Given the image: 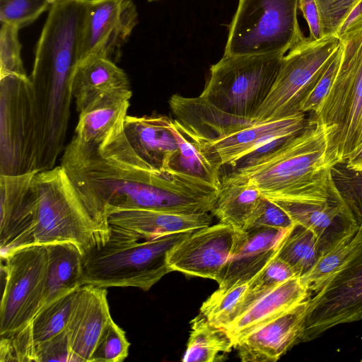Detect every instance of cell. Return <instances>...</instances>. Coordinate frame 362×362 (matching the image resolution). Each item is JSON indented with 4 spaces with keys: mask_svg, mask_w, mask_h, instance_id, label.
<instances>
[{
    "mask_svg": "<svg viewBox=\"0 0 362 362\" xmlns=\"http://www.w3.org/2000/svg\"><path fill=\"white\" fill-rule=\"evenodd\" d=\"M175 119L195 136L211 141L256 124L221 111L199 95L186 98L177 94L169 100Z\"/></svg>",
    "mask_w": 362,
    "mask_h": 362,
    "instance_id": "603a6c76",
    "label": "cell"
},
{
    "mask_svg": "<svg viewBox=\"0 0 362 362\" xmlns=\"http://www.w3.org/2000/svg\"><path fill=\"white\" fill-rule=\"evenodd\" d=\"M124 124L100 144L74 136L61 159L60 165L97 223L110 229L108 217L122 210L211 212L219 189L185 173L148 165L128 141Z\"/></svg>",
    "mask_w": 362,
    "mask_h": 362,
    "instance_id": "6da1fadb",
    "label": "cell"
},
{
    "mask_svg": "<svg viewBox=\"0 0 362 362\" xmlns=\"http://www.w3.org/2000/svg\"><path fill=\"white\" fill-rule=\"evenodd\" d=\"M341 59L315 117L334 129L331 150L342 164L362 145V31L341 40Z\"/></svg>",
    "mask_w": 362,
    "mask_h": 362,
    "instance_id": "ba28073f",
    "label": "cell"
},
{
    "mask_svg": "<svg viewBox=\"0 0 362 362\" xmlns=\"http://www.w3.org/2000/svg\"><path fill=\"white\" fill-rule=\"evenodd\" d=\"M149 2H152V1H158V0H148Z\"/></svg>",
    "mask_w": 362,
    "mask_h": 362,
    "instance_id": "bcb514c9",
    "label": "cell"
},
{
    "mask_svg": "<svg viewBox=\"0 0 362 362\" xmlns=\"http://www.w3.org/2000/svg\"><path fill=\"white\" fill-rule=\"evenodd\" d=\"M310 292L297 277L289 279L253 303L226 329L233 346L250 332L307 300Z\"/></svg>",
    "mask_w": 362,
    "mask_h": 362,
    "instance_id": "7402d4cb",
    "label": "cell"
},
{
    "mask_svg": "<svg viewBox=\"0 0 362 362\" xmlns=\"http://www.w3.org/2000/svg\"><path fill=\"white\" fill-rule=\"evenodd\" d=\"M361 31H362V0H360L349 13L339 28L336 36L341 40Z\"/></svg>",
    "mask_w": 362,
    "mask_h": 362,
    "instance_id": "ee69618b",
    "label": "cell"
},
{
    "mask_svg": "<svg viewBox=\"0 0 362 362\" xmlns=\"http://www.w3.org/2000/svg\"><path fill=\"white\" fill-rule=\"evenodd\" d=\"M249 283L228 289L218 288L202 303L200 314L213 325L225 329L238 316Z\"/></svg>",
    "mask_w": 362,
    "mask_h": 362,
    "instance_id": "1f68e13d",
    "label": "cell"
},
{
    "mask_svg": "<svg viewBox=\"0 0 362 362\" xmlns=\"http://www.w3.org/2000/svg\"><path fill=\"white\" fill-rule=\"evenodd\" d=\"M132 96L131 89L101 94L79 112L75 136L86 144H100L124 122Z\"/></svg>",
    "mask_w": 362,
    "mask_h": 362,
    "instance_id": "484cf974",
    "label": "cell"
},
{
    "mask_svg": "<svg viewBox=\"0 0 362 362\" xmlns=\"http://www.w3.org/2000/svg\"><path fill=\"white\" fill-rule=\"evenodd\" d=\"M45 245L48 264L43 307L81 286L83 262V254L74 244L58 243Z\"/></svg>",
    "mask_w": 362,
    "mask_h": 362,
    "instance_id": "83f0119b",
    "label": "cell"
},
{
    "mask_svg": "<svg viewBox=\"0 0 362 362\" xmlns=\"http://www.w3.org/2000/svg\"><path fill=\"white\" fill-rule=\"evenodd\" d=\"M1 259L0 337H6L27 327L45 305L47 247H21Z\"/></svg>",
    "mask_w": 362,
    "mask_h": 362,
    "instance_id": "30bf717a",
    "label": "cell"
},
{
    "mask_svg": "<svg viewBox=\"0 0 362 362\" xmlns=\"http://www.w3.org/2000/svg\"><path fill=\"white\" fill-rule=\"evenodd\" d=\"M286 230L255 228L240 232L218 288L228 289L254 279L274 257Z\"/></svg>",
    "mask_w": 362,
    "mask_h": 362,
    "instance_id": "e0dca14e",
    "label": "cell"
},
{
    "mask_svg": "<svg viewBox=\"0 0 362 362\" xmlns=\"http://www.w3.org/2000/svg\"><path fill=\"white\" fill-rule=\"evenodd\" d=\"M308 121L304 112L272 121L259 122L230 134L209 141L222 165L235 168L246 156L267 142L299 133Z\"/></svg>",
    "mask_w": 362,
    "mask_h": 362,
    "instance_id": "d6986e66",
    "label": "cell"
},
{
    "mask_svg": "<svg viewBox=\"0 0 362 362\" xmlns=\"http://www.w3.org/2000/svg\"><path fill=\"white\" fill-rule=\"evenodd\" d=\"M107 295L105 288L88 284L76 289L65 329L71 361H90L102 332L112 319Z\"/></svg>",
    "mask_w": 362,
    "mask_h": 362,
    "instance_id": "9a60e30c",
    "label": "cell"
},
{
    "mask_svg": "<svg viewBox=\"0 0 362 362\" xmlns=\"http://www.w3.org/2000/svg\"><path fill=\"white\" fill-rule=\"evenodd\" d=\"M239 233L221 222L197 229L170 250L168 263L173 272L218 282Z\"/></svg>",
    "mask_w": 362,
    "mask_h": 362,
    "instance_id": "7c38bea8",
    "label": "cell"
},
{
    "mask_svg": "<svg viewBox=\"0 0 362 362\" xmlns=\"http://www.w3.org/2000/svg\"><path fill=\"white\" fill-rule=\"evenodd\" d=\"M130 88L127 74L110 59L100 57L81 60L71 78L70 90L78 112L101 94Z\"/></svg>",
    "mask_w": 362,
    "mask_h": 362,
    "instance_id": "cb8c5ba5",
    "label": "cell"
},
{
    "mask_svg": "<svg viewBox=\"0 0 362 362\" xmlns=\"http://www.w3.org/2000/svg\"><path fill=\"white\" fill-rule=\"evenodd\" d=\"M209 213L132 209L114 212L108 217L110 227L150 240L182 232H193L212 224Z\"/></svg>",
    "mask_w": 362,
    "mask_h": 362,
    "instance_id": "ffe728a7",
    "label": "cell"
},
{
    "mask_svg": "<svg viewBox=\"0 0 362 362\" xmlns=\"http://www.w3.org/2000/svg\"><path fill=\"white\" fill-rule=\"evenodd\" d=\"M343 42L334 53L322 75L308 95L303 100L300 110L302 112H313L316 114L330 90L341 59Z\"/></svg>",
    "mask_w": 362,
    "mask_h": 362,
    "instance_id": "f35d334b",
    "label": "cell"
},
{
    "mask_svg": "<svg viewBox=\"0 0 362 362\" xmlns=\"http://www.w3.org/2000/svg\"><path fill=\"white\" fill-rule=\"evenodd\" d=\"M76 291L43 307L34 317L29 328L35 346L65 331Z\"/></svg>",
    "mask_w": 362,
    "mask_h": 362,
    "instance_id": "4dcf8cb0",
    "label": "cell"
},
{
    "mask_svg": "<svg viewBox=\"0 0 362 362\" xmlns=\"http://www.w3.org/2000/svg\"><path fill=\"white\" fill-rule=\"evenodd\" d=\"M362 320V226L349 252L322 287L308 298L299 343L313 340L337 325Z\"/></svg>",
    "mask_w": 362,
    "mask_h": 362,
    "instance_id": "8fae6325",
    "label": "cell"
},
{
    "mask_svg": "<svg viewBox=\"0 0 362 362\" xmlns=\"http://www.w3.org/2000/svg\"><path fill=\"white\" fill-rule=\"evenodd\" d=\"M308 299L248 334L234 346L243 362H275L299 344Z\"/></svg>",
    "mask_w": 362,
    "mask_h": 362,
    "instance_id": "2e32d148",
    "label": "cell"
},
{
    "mask_svg": "<svg viewBox=\"0 0 362 362\" xmlns=\"http://www.w3.org/2000/svg\"><path fill=\"white\" fill-rule=\"evenodd\" d=\"M0 361H36V349L29 325L6 337H0Z\"/></svg>",
    "mask_w": 362,
    "mask_h": 362,
    "instance_id": "8d00e7d4",
    "label": "cell"
},
{
    "mask_svg": "<svg viewBox=\"0 0 362 362\" xmlns=\"http://www.w3.org/2000/svg\"><path fill=\"white\" fill-rule=\"evenodd\" d=\"M36 349V360L38 361H71V356L65 331L44 343Z\"/></svg>",
    "mask_w": 362,
    "mask_h": 362,
    "instance_id": "b9f144b4",
    "label": "cell"
},
{
    "mask_svg": "<svg viewBox=\"0 0 362 362\" xmlns=\"http://www.w3.org/2000/svg\"><path fill=\"white\" fill-rule=\"evenodd\" d=\"M40 123L30 77H0V175L39 171Z\"/></svg>",
    "mask_w": 362,
    "mask_h": 362,
    "instance_id": "8992f818",
    "label": "cell"
},
{
    "mask_svg": "<svg viewBox=\"0 0 362 362\" xmlns=\"http://www.w3.org/2000/svg\"><path fill=\"white\" fill-rule=\"evenodd\" d=\"M284 55H223L211 66L199 96L223 112L255 120L273 86Z\"/></svg>",
    "mask_w": 362,
    "mask_h": 362,
    "instance_id": "5b68a950",
    "label": "cell"
},
{
    "mask_svg": "<svg viewBox=\"0 0 362 362\" xmlns=\"http://www.w3.org/2000/svg\"><path fill=\"white\" fill-rule=\"evenodd\" d=\"M56 0H0L1 23L21 29L49 10Z\"/></svg>",
    "mask_w": 362,
    "mask_h": 362,
    "instance_id": "836d02e7",
    "label": "cell"
},
{
    "mask_svg": "<svg viewBox=\"0 0 362 362\" xmlns=\"http://www.w3.org/2000/svg\"><path fill=\"white\" fill-rule=\"evenodd\" d=\"M300 9L308 23L311 40H318L322 37L319 11L315 0H299Z\"/></svg>",
    "mask_w": 362,
    "mask_h": 362,
    "instance_id": "7bdbcfd3",
    "label": "cell"
},
{
    "mask_svg": "<svg viewBox=\"0 0 362 362\" xmlns=\"http://www.w3.org/2000/svg\"><path fill=\"white\" fill-rule=\"evenodd\" d=\"M129 346L124 331L112 319L102 332L90 362H121L128 356Z\"/></svg>",
    "mask_w": 362,
    "mask_h": 362,
    "instance_id": "e575fe53",
    "label": "cell"
},
{
    "mask_svg": "<svg viewBox=\"0 0 362 362\" xmlns=\"http://www.w3.org/2000/svg\"><path fill=\"white\" fill-rule=\"evenodd\" d=\"M341 44L334 35L305 37L282 58L273 86L255 120L272 121L293 115L314 88Z\"/></svg>",
    "mask_w": 362,
    "mask_h": 362,
    "instance_id": "9c48e42d",
    "label": "cell"
},
{
    "mask_svg": "<svg viewBox=\"0 0 362 362\" xmlns=\"http://www.w3.org/2000/svg\"><path fill=\"white\" fill-rule=\"evenodd\" d=\"M37 172L0 175L1 257L26 247L36 205L34 178Z\"/></svg>",
    "mask_w": 362,
    "mask_h": 362,
    "instance_id": "5bb4252c",
    "label": "cell"
},
{
    "mask_svg": "<svg viewBox=\"0 0 362 362\" xmlns=\"http://www.w3.org/2000/svg\"><path fill=\"white\" fill-rule=\"evenodd\" d=\"M191 330L183 362H214L223 359L234 348L225 329L211 324L202 314L190 322Z\"/></svg>",
    "mask_w": 362,
    "mask_h": 362,
    "instance_id": "f1b7e54d",
    "label": "cell"
},
{
    "mask_svg": "<svg viewBox=\"0 0 362 362\" xmlns=\"http://www.w3.org/2000/svg\"><path fill=\"white\" fill-rule=\"evenodd\" d=\"M34 183L36 205L26 247L70 243L83 255L109 240L110 228L93 218L62 165L37 172Z\"/></svg>",
    "mask_w": 362,
    "mask_h": 362,
    "instance_id": "277c9868",
    "label": "cell"
},
{
    "mask_svg": "<svg viewBox=\"0 0 362 362\" xmlns=\"http://www.w3.org/2000/svg\"><path fill=\"white\" fill-rule=\"evenodd\" d=\"M274 202L288 214L294 223L314 233L320 256L333 249L358 228L344 201H333L323 204Z\"/></svg>",
    "mask_w": 362,
    "mask_h": 362,
    "instance_id": "ac0fdd59",
    "label": "cell"
},
{
    "mask_svg": "<svg viewBox=\"0 0 362 362\" xmlns=\"http://www.w3.org/2000/svg\"><path fill=\"white\" fill-rule=\"evenodd\" d=\"M86 5L81 61L93 57L112 59L137 24L136 6L133 0H86Z\"/></svg>",
    "mask_w": 362,
    "mask_h": 362,
    "instance_id": "4fadbf2b",
    "label": "cell"
},
{
    "mask_svg": "<svg viewBox=\"0 0 362 362\" xmlns=\"http://www.w3.org/2000/svg\"><path fill=\"white\" fill-rule=\"evenodd\" d=\"M299 0H239L223 55L286 54L306 37L297 16Z\"/></svg>",
    "mask_w": 362,
    "mask_h": 362,
    "instance_id": "52a82bcc",
    "label": "cell"
},
{
    "mask_svg": "<svg viewBox=\"0 0 362 362\" xmlns=\"http://www.w3.org/2000/svg\"><path fill=\"white\" fill-rule=\"evenodd\" d=\"M361 361H362V359H361Z\"/></svg>",
    "mask_w": 362,
    "mask_h": 362,
    "instance_id": "7dc6e473",
    "label": "cell"
},
{
    "mask_svg": "<svg viewBox=\"0 0 362 362\" xmlns=\"http://www.w3.org/2000/svg\"><path fill=\"white\" fill-rule=\"evenodd\" d=\"M340 177L334 178L336 182L341 183V187L337 186L339 194L358 226H362V174L345 168Z\"/></svg>",
    "mask_w": 362,
    "mask_h": 362,
    "instance_id": "ab89813d",
    "label": "cell"
},
{
    "mask_svg": "<svg viewBox=\"0 0 362 362\" xmlns=\"http://www.w3.org/2000/svg\"><path fill=\"white\" fill-rule=\"evenodd\" d=\"M170 129L178 147L170 164V169L185 173L220 189L222 164L211 149L209 140L189 132L176 119H171Z\"/></svg>",
    "mask_w": 362,
    "mask_h": 362,
    "instance_id": "d4e9b609",
    "label": "cell"
},
{
    "mask_svg": "<svg viewBox=\"0 0 362 362\" xmlns=\"http://www.w3.org/2000/svg\"><path fill=\"white\" fill-rule=\"evenodd\" d=\"M263 195L251 180L231 173L221 178L216 202L211 213L219 222L237 231L248 228Z\"/></svg>",
    "mask_w": 362,
    "mask_h": 362,
    "instance_id": "4316f807",
    "label": "cell"
},
{
    "mask_svg": "<svg viewBox=\"0 0 362 362\" xmlns=\"http://www.w3.org/2000/svg\"><path fill=\"white\" fill-rule=\"evenodd\" d=\"M293 223L288 214L280 205L263 196L247 229L272 228L286 230Z\"/></svg>",
    "mask_w": 362,
    "mask_h": 362,
    "instance_id": "60d3db41",
    "label": "cell"
},
{
    "mask_svg": "<svg viewBox=\"0 0 362 362\" xmlns=\"http://www.w3.org/2000/svg\"><path fill=\"white\" fill-rule=\"evenodd\" d=\"M334 132L314 117L276 149L233 173L252 180L264 197L274 201L303 204L344 201L332 173L339 164L331 150Z\"/></svg>",
    "mask_w": 362,
    "mask_h": 362,
    "instance_id": "7a4b0ae2",
    "label": "cell"
},
{
    "mask_svg": "<svg viewBox=\"0 0 362 362\" xmlns=\"http://www.w3.org/2000/svg\"><path fill=\"white\" fill-rule=\"evenodd\" d=\"M16 26L1 23L0 30V77L9 75L26 76L21 59V45Z\"/></svg>",
    "mask_w": 362,
    "mask_h": 362,
    "instance_id": "d590c367",
    "label": "cell"
},
{
    "mask_svg": "<svg viewBox=\"0 0 362 362\" xmlns=\"http://www.w3.org/2000/svg\"><path fill=\"white\" fill-rule=\"evenodd\" d=\"M103 245L83 255L81 286L101 288L134 287L148 291L173 272L168 263L170 250L192 232L150 240L110 227Z\"/></svg>",
    "mask_w": 362,
    "mask_h": 362,
    "instance_id": "3957f363",
    "label": "cell"
},
{
    "mask_svg": "<svg viewBox=\"0 0 362 362\" xmlns=\"http://www.w3.org/2000/svg\"><path fill=\"white\" fill-rule=\"evenodd\" d=\"M293 277L296 276L291 267L274 255L264 269L249 282L248 289L238 317L276 286Z\"/></svg>",
    "mask_w": 362,
    "mask_h": 362,
    "instance_id": "d6a6232c",
    "label": "cell"
},
{
    "mask_svg": "<svg viewBox=\"0 0 362 362\" xmlns=\"http://www.w3.org/2000/svg\"><path fill=\"white\" fill-rule=\"evenodd\" d=\"M320 256L314 233L296 223L286 230L275 254V257L286 262L300 279L311 270Z\"/></svg>",
    "mask_w": 362,
    "mask_h": 362,
    "instance_id": "f546056e",
    "label": "cell"
},
{
    "mask_svg": "<svg viewBox=\"0 0 362 362\" xmlns=\"http://www.w3.org/2000/svg\"><path fill=\"white\" fill-rule=\"evenodd\" d=\"M171 118L165 115H127L124 130L137 155L155 169L166 170L178 147L170 129Z\"/></svg>",
    "mask_w": 362,
    "mask_h": 362,
    "instance_id": "44dd1931",
    "label": "cell"
},
{
    "mask_svg": "<svg viewBox=\"0 0 362 362\" xmlns=\"http://www.w3.org/2000/svg\"><path fill=\"white\" fill-rule=\"evenodd\" d=\"M360 0H315L322 37L336 35L339 28Z\"/></svg>",
    "mask_w": 362,
    "mask_h": 362,
    "instance_id": "74e56055",
    "label": "cell"
},
{
    "mask_svg": "<svg viewBox=\"0 0 362 362\" xmlns=\"http://www.w3.org/2000/svg\"><path fill=\"white\" fill-rule=\"evenodd\" d=\"M342 164L346 169L362 174V145L354 151Z\"/></svg>",
    "mask_w": 362,
    "mask_h": 362,
    "instance_id": "f6af8a7d",
    "label": "cell"
}]
</instances>
